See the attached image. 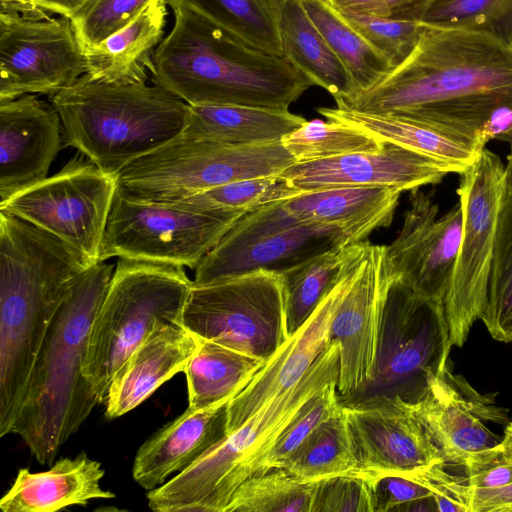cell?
I'll list each match as a JSON object with an SVG mask.
<instances>
[{
  "label": "cell",
  "mask_w": 512,
  "mask_h": 512,
  "mask_svg": "<svg viewBox=\"0 0 512 512\" xmlns=\"http://www.w3.org/2000/svg\"><path fill=\"white\" fill-rule=\"evenodd\" d=\"M342 408L337 381H333L305 403L285 428L267 455L261 472L283 468L301 443L324 421L341 412Z\"/></svg>",
  "instance_id": "obj_42"
},
{
  "label": "cell",
  "mask_w": 512,
  "mask_h": 512,
  "mask_svg": "<svg viewBox=\"0 0 512 512\" xmlns=\"http://www.w3.org/2000/svg\"><path fill=\"white\" fill-rule=\"evenodd\" d=\"M451 347L444 303L422 297L393 278L383 311L375 375L347 402L397 396L412 405L418 403L429 381L448 365Z\"/></svg>",
  "instance_id": "obj_10"
},
{
  "label": "cell",
  "mask_w": 512,
  "mask_h": 512,
  "mask_svg": "<svg viewBox=\"0 0 512 512\" xmlns=\"http://www.w3.org/2000/svg\"><path fill=\"white\" fill-rule=\"evenodd\" d=\"M151 0H97L71 20L82 50L94 46L131 22Z\"/></svg>",
  "instance_id": "obj_44"
},
{
  "label": "cell",
  "mask_w": 512,
  "mask_h": 512,
  "mask_svg": "<svg viewBox=\"0 0 512 512\" xmlns=\"http://www.w3.org/2000/svg\"><path fill=\"white\" fill-rule=\"evenodd\" d=\"M315 484L273 468L242 482L225 512H310Z\"/></svg>",
  "instance_id": "obj_37"
},
{
  "label": "cell",
  "mask_w": 512,
  "mask_h": 512,
  "mask_svg": "<svg viewBox=\"0 0 512 512\" xmlns=\"http://www.w3.org/2000/svg\"><path fill=\"white\" fill-rule=\"evenodd\" d=\"M283 468L305 482L359 472L356 449L343 408L319 425Z\"/></svg>",
  "instance_id": "obj_33"
},
{
  "label": "cell",
  "mask_w": 512,
  "mask_h": 512,
  "mask_svg": "<svg viewBox=\"0 0 512 512\" xmlns=\"http://www.w3.org/2000/svg\"><path fill=\"white\" fill-rule=\"evenodd\" d=\"M344 289L330 325L339 345L337 391L342 403L362 392L377 365L383 311L393 280L386 245L350 243L342 263Z\"/></svg>",
  "instance_id": "obj_15"
},
{
  "label": "cell",
  "mask_w": 512,
  "mask_h": 512,
  "mask_svg": "<svg viewBox=\"0 0 512 512\" xmlns=\"http://www.w3.org/2000/svg\"><path fill=\"white\" fill-rule=\"evenodd\" d=\"M462 467L472 489H494L512 483V455L501 443L468 455Z\"/></svg>",
  "instance_id": "obj_46"
},
{
  "label": "cell",
  "mask_w": 512,
  "mask_h": 512,
  "mask_svg": "<svg viewBox=\"0 0 512 512\" xmlns=\"http://www.w3.org/2000/svg\"><path fill=\"white\" fill-rule=\"evenodd\" d=\"M344 261V260H343ZM345 283L341 269L306 323L276 351L226 407V434L239 428L273 397L293 387L330 342V325Z\"/></svg>",
  "instance_id": "obj_22"
},
{
  "label": "cell",
  "mask_w": 512,
  "mask_h": 512,
  "mask_svg": "<svg viewBox=\"0 0 512 512\" xmlns=\"http://www.w3.org/2000/svg\"><path fill=\"white\" fill-rule=\"evenodd\" d=\"M66 144L103 172L123 169L180 136L190 106L152 82L117 83L87 73L51 96Z\"/></svg>",
  "instance_id": "obj_5"
},
{
  "label": "cell",
  "mask_w": 512,
  "mask_h": 512,
  "mask_svg": "<svg viewBox=\"0 0 512 512\" xmlns=\"http://www.w3.org/2000/svg\"><path fill=\"white\" fill-rule=\"evenodd\" d=\"M501 445L512 455V423H508L504 430Z\"/></svg>",
  "instance_id": "obj_53"
},
{
  "label": "cell",
  "mask_w": 512,
  "mask_h": 512,
  "mask_svg": "<svg viewBox=\"0 0 512 512\" xmlns=\"http://www.w3.org/2000/svg\"><path fill=\"white\" fill-rule=\"evenodd\" d=\"M153 56L151 81L189 105L288 109L311 86L285 57L244 43L185 8Z\"/></svg>",
  "instance_id": "obj_3"
},
{
  "label": "cell",
  "mask_w": 512,
  "mask_h": 512,
  "mask_svg": "<svg viewBox=\"0 0 512 512\" xmlns=\"http://www.w3.org/2000/svg\"><path fill=\"white\" fill-rule=\"evenodd\" d=\"M197 339V348L183 370L188 406L194 409L233 399L267 362L212 341Z\"/></svg>",
  "instance_id": "obj_31"
},
{
  "label": "cell",
  "mask_w": 512,
  "mask_h": 512,
  "mask_svg": "<svg viewBox=\"0 0 512 512\" xmlns=\"http://www.w3.org/2000/svg\"><path fill=\"white\" fill-rule=\"evenodd\" d=\"M197 345V337L181 324L159 323L112 380L105 401L106 417L123 416L183 372Z\"/></svg>",
  "instance_id": "obj_24"
},
{
  "label": "cell",
  "mask_w": 512,
  "mask_h": 512,
  "mask_svg": "<svg viewBox=\"0 0 512 512\" xmlns=\"http://www.w3.org/2000/svg\"><path fill=\"white\" fill-rule=\"evenodd\" d=\"M192 286L182 266L118 258L83 367L99 404L106 401L117 372L159 323L180 324Z\"/></svg>",
  "instance_id": "obj_7"
},
{
  "label": "cell",
  "mask_w": 512,
  "mask_h": 512,
  "mask_svg": "<svg viewBox=\"0 0 512 512\" xmlns=\"http://www.w3.org/2000/svg\"><path fill=\"white\" fill-rule=\"evenodd\" d=\"M413 409L442 451L444 461L457 466H462L468 455L501 443L502 437L484 422L508 423L505 409L454 375L449 365L429 381L427 393Z\"/></svg>",
  "instance_id": "obj_20"
},
{
  "label": "cell",
  "mask_w": 512,
  "mask_h": 512,
  "mask_svg": "<svg viewBox=\"0 0 512 512\" xmlns=\"http://www.w3.org/2000/svg\"><path fill=\"white\" fill-rule=\"evenodd\" d=\"M310 512H375L373 478L359 471L316 482Z\"/></svg>",
  "instance_id": "obj_43"
},
{
  "label": "cell",
  "mask_w": 512,
  "mask_h": 512,
  "mask_svg": "<svg viewBox=\"0 0 512 512\" xmlns=\"http://www.w3.org/2000/svg\"><path fill=\"white\" fill-rule=\"evenodd\" d=\"M342 405L359 470L371 478L406 476L444 461L413 405L400 397L373 396Z\"/></svg>",
  "instance_id": "obj_17"
},
{
  "label": "cell",
  "mask_w": 512,
  "mask_h": 512,
  "mask_svg": "<svg viewBox=\"0 0 512 512\" xmlns=\"http://www.w3.org/2000/svg\"><path fill=\"white\" fill-rule=\"evenodd\" d=\"M421 22L483 33L512 48V0H432Z\"/></svg>",
  "instance_id": "obj_40"
},
{
  "label": "cell",
  "mask_w": 512,
  "mask_h": 512,
  "mask_svg": "<svg viewBox=\"0 0 512 512\" xmlns=\"http://www.w3.org/2000/svg\"><path fill=\"white\" fill-rule=\"evenodd\" d=\"M349 244L337 245L280 273L286 296L289 337L306 323L329 291L341 269Z\"/></svg>",
  "instance_id": "obj_35"
},
{
  "label": "cell",
  "mask_w": 512,
  "mask_h": 512,
  "mask_svg": "<svg viewBox=\"0 0 512 512\" xmlns=\"http://www.w3.org/2000/svg\"><path fill=\"white\" fill-rule=\"evenodd\" d=\"M180 324L197 338L268 361L289 338L283 278L258 270L193 284Z\"/></svg>",
  "instance_id": "obj_9"
},
{
  "label": "cell",
  "mask_w": 512,
  "mask_h": 512,
  "mask_svg": "<svg viewBox=\"0 0 512 512\" xmlns=\"http://www.w3.org/2000/svg\"><path fill=\"white\" fill-rule=\"evenodd\" d=\"M400 194L386 187L338 186L306 191L284 205L301 221L339 227L360 242L391 224Z\"/></svg>",
  "instance_id": "obj_26"
},
{
  "label": "cell",
  "mask_w": 512,
  "mask_h": 512,
  "mask_svg": "<svg viewBox=\"0 0 512 512\" xmlns=\"http://www.w3.org/2000/svg\"><path fill=\"white\" fill-rule=\"evenodd\" d=\"M117 188L116 177L75 156L56 174L0 203V210L55 236L93 265L99 262Z\"/></svg>",
  "instance_id": "obj_14"
},
{
  "label": "cell",
  "mask_w": 512,
  "mask_h": 512,
  "mask_svg": "<svg viewBox=\"0 0 512 512\" xmlns=\"http://www.w3.org/2000/svg\"><path fill=\"white\" fill-rule=\"evenodd\" d=\"M317 111L326 119L350 124L382 141L392 142L453 164L463 172L485 148L472 137L401 113H366L341 105H336L335 108L320 107Z\"/></svg>",
  "instance_id": "obj_27"
},
{
  "label": "cell",
  "mask_w": 512,
  "mask_h": 512,
  "mask_svg": "<svg viewBox=\"0 0 512 512\" xmlns=\"http://www.w3.org/2000/svg\"><path fill=\"white\" fill-rule=\"evenodd\" d=\"M167 6L165 0H151L126 26L85 49L86 73L106 82L151 80L153 56L163 39Z\"/></svg>",
  "instance_id": "obj_28"
},
{
  "label": "cell",
  "mask_w": 512,
  "mask_h": 512,
  "mask_svg": "<svg viewBox=\"0 0 512 512\" xmlns=\"http://www.w3.org/2000/svg\"><path fill=\"white\" fill-rule=\"evenodd\" d=\"M97 0H38V2L52 14L67 17L71 20L77 18Z\"/></svg>",
  "instance_id": "obj_51"
},
{
  "label": "cell",
  "mask_w": 512,
  "mask_h": 512,
  "mask_svg": "<svg viewBox=\"0 0 512 512\" xmlns=\"http://www.w3.org/2000/svg\"><path fill=\"white\" fill-rule=\"evenodd\" d=\"M409 202L397 238L386 245L391 274L416 294L444 303L461 241L460 203L437 218L439 207L428 194L413 190Z\"/></svg>",
  "instance_id": "obj_18"
},
{
  "label": "cell",
  "mask_w": 512,
  "mask_h": 512,
  "mask_svg": "<svg viewBox=\"0 0 512 512\" xmlns=\"http://www.w3.org/2000/svg\"><path fill=\"white\" fill-rule=\"evenodd\" d=\"M0 13L16 14L31 20L51 18V12L38 0H0Z\"/></svg>",
  "instance_id": "obj_50"
},
{
  "label": "cell",
  "mask_w": 512,
  "mask_h": 512,
  "mask_svg": "<svg viewBox=\"0 0 512 512\" xmlns=\"http://www.w3.org/2000/svg\"><path fill=\"white\" fill-rule=\"evenodd\" d=\"M311 21L343 63L357 92L376 85L392 69L391 63L375 50L327 0H300Z\"/></svg>",
  "instance_id": "obj_32"
},
{
  "label": "cell",
  "mask_w": 512,
  "mask_h": 512,
  "mask_svg": "<svg viewBox=\"0 0 512 512\" xmlns=\"http://www.w3.org/2000/svg\"><path fill=\"white\" fill-rule=\"evenodd\" d=\"M62 135L52 103L34 94L0 101V203L47 178Z\"/></svg>",
  "instance_id": "obj_21"
},
{
  "label": "cell",
  "mask_w": 512,
  "mask_h": 512,
  "mask_svg": "<svg viewBox=\"0 0 512 512\" xmlns=\"http://www.w3.org/2000/svg\"><path fill=\"white\" fill-rule=\"evenodd\" d=\"M470 512H512V483L494 489H473Z\"/></svg>",
  "instance_id": "obj_49"
},
{
  "label": "cell",
  "mask_w": 512,
  "mask_h": 512,
  "mask_svg": "<svg viewBox=\"0 0 512 512\" xmlns=\"http://www.w3.org/2000/svg\"><path fill=\"white\" fill-rule=\"evenodd\" d=\"M242 216L144 200L117 188L99 261L117 257L195 269Z\"/></svg>",
  "instance_id": "obj_11"
},
{
  "label": "cell",
  "mask_w": 512,
  "mask_h": 512,
  "mask_svg": "<svg viewBox=\"0 0 512 512\" xmlns=\"http://www.w3.org/2000/svg\"><path fill=\"white\" fill-rule=\"evenodd\" d=\"M505 192V166L498 155L484 148L460 174L457 189L462 233L444 300L452 346L464 345L484 307Z\"/></svg>",
  "instance_id": "obj_12"
},
{
  "label": "cell",
  "mask_w": 512,
  "mask_h": 512,
  "mask_svg": "<svg viewBox=\"0 0 512 512\" xmlns=\"http://www.w3.org/2000/svg\"><path fill=\"white\" fill-rule=\"evenodd\" d=\"M175 10L188 9L251 47L283 56L267 0H165Z\"/></svg>",
  "instance_id": "obj_34"
},
{
  "label": "cell",
  "mask_w": 512,
  "mask_h": 512,
  "mask_svg": "<svg viewBox=\"0 0 512 512\" xmlns=\"http://www.w3.org/2000/svg\"><path fill=\"white\" fill-rule=\"evenodd\" d=\"M339 345L330 340L290 389L273 397L189 467L147 493L157 512H225L237 487L261 473L282 432L314 395L338 382Z\"/></svg>",
  "instance_id": "obj_6"
},
{
  "label": "cell",
  "mask_w": 512,
  "mask_h": 512,
  "mask_svg": "<svg viewBox=\"0 0 512 512\" xmlns=\"http://www.w3.org/2000/svg\"><path fill=\"white\" fill-rule=\"evenodd\" d=\"M105 475L101 463L85 452L61 458L44 472L18 470L10 489L0 500L4 512H54L72 505L86 506L93 499H112L100 481Z\"/></svg>",
  "instance_id": "obj_25"
},
{
  "label": "cell",
  "mask_w": 512,
  "mask_h": 512,
  "mask_svg": "<svg viewBox=\"0 0 512 512\" xmlns=\"http://www.w3.org/2000/svg\"><path fill=\"white\" fill-rule=\"evenodd\" d=\"M86 73L71 19L31 20L0 13V101L26 94L50 97Z\"/></svg>",
  "instance_id": "obj_16"
},
{
  "label": "cell",
  "mask_w": 512,
  "mask_h": 512,
  "mask_svg": "<svg viewBox=\"0 0 512 512\" xmlns=\"http://www.w3.org/2000/svg\"><path fill=\"white\" fill-rule=\"evenodd\" d=\"M230 400L194 409L188 408L138 449L134 481L145 490L155 489L175 472L194 463L226 435V407Z\"/></svg>",
  "instance_id": "obj_23"
},
{
  "label": "cell",
  "mask_w": 512,
  "mask_h": 512,
  "mask_svg": "<svg viewBox=\"0 0 512 512\" xmlns=\"http://www.w3.org/2000/svg\"><path fill=\"white\" fill-rule=\"evenodd\" d=\"M453 464L440 461L406 476L427 488L439 512H470L473 489L465 473H453Z\"/></svg>",
  "instance_id": "obj_45"
},
{
  "label": "cell",
  "mask_w": 512,
  "mask_h": 512,
  "mask_svg": "<svg viewBox=\"0 0 512 512\" xmlns=\"http://www.w3.org/2000/svg\"><path fill=\"white\" fill-rule=\"evenodd\" d=\"M180 136L229 145L282 141L306 120L288 109L234 104L189 105Z\"/></svg>",
  "instance_id": "obj_30"
},
{
  "label": "cell",
  "mask_w": 512,
  "mask_h": 512,
  "mask_svg": "<svg viewBox=\"0 0 512 512\" xmlns=\"http://www.w3.org/2000/svg\"><path fill=\"white\" fill-rule=\"evenodd\" d=\"M463 170L404 146L383 141L377 151L345 154L328 159L296 162L279 176L305 191L338 187H386L413 191L438 184L448 174Z\"/></svg>",
  "instance_id": "obj_19"
},
{
  "label": "cell",
  "mask_w": 512,
  "mask_h": 512,
  "mask_svg": "<svg viewBox=\"0 0 512 512\" xmlns=\"http://www.w3.org/2000/svg\"><path fill=\"white\" fill-rule=\"evenodd\" d=\"M355 243L341 228L301 221L284 202L239 218L195 268L201 285L258 270L282 273L337 245Z\"/></svg>",
  "instance_id": "obj_13"
},
{
  "label": "cell",
  "mask_w": 512,
  "mask_h": 512,
  "mask_svg": "<svg viewBox=\"0 0 512 512\" xmlns=\"http://www.w3.org/2000/svg\"><path fill=\"white\" fill-rule=\"evenodd\" d=\"M334 8L400 21L421 22L432 0H327Z\"/></svg>",
  "instance_id": "obj_47"
},
{
  "label": "cell",
  "mask_w": 512,
  "mask_h": 512,
  "mask_svg": "<svg viewBox=\"0 0 512 512\" xmlns=\"http://www.w3.org/2000/svg\"><path fill=\"white\" fill-rule=\"evenodd\" d=\"M335 101L419 118L480 143L490 116L512 106V48L483 33L427 26L408 58L376 85Z\"/></svg>",
  "instance_id": "obj_1"
},
{
  "label": "cell",
  "mask_w": 512,
  "mask_h": 512,
  "mask_svg": "<svg viewBox=\"0 0 512 512\" xmlns=\"http://www.w3.org/2000/svg\"><path fill=\"white\" fill-rule=\"evenodd\" d=\"M336 9V8H335ZM337 12L393 66L405 61L413 52L427 25L400 21L336 9Z\"/></svg>",
  "instance_id": "obj_41"
},
{
  "label": "cell",
  "mask_w": 512,
  "mask_h": 512,
  "mask_svg": "<svg viewBox=\"0 0 512 512\" xmlns=\"http://www.w3.org/2000/svg\"><path fill=\"white\" fill-rule=\"evenodd\" d=\"M113 272V265L99 261L80 273L35 360L12 433L40 464H54L61 446L99 404L83 367L92 325Z\"/></svg>",
  "instance_id": "obj_4"
},
{
  "label": "cell",
  "mask_w": 512,
  "mask_h": 512,
  "mask_svg": "<svg viewBox=\"0 0 512 512\" xmlns=\"http://www.w3.org/2000/svg\"><path fill=\"white\" fill-rule=\"evenodd\" d=\"M373 480L375 512L401 511L411 502L432 497L427 488L403 476L385 475Z\"/></svg>",
  "instance_id": "obj_48"
},
{
  "label": "cell",
  "mask_w": 512,
  "mask_h": 512,
  "mask_svg": "<svg viewBox=\"0 0 512 512\" xmlns=\"http://www.w3.org/2000/svg\"><path fill=\"white\" fill-rule=\"evenodd\" d=\"M296 162L333 158L345 154L377 151L383 141L350 124L327 119L305 121L282 139Z\"/></svg>",
  "instance_id": "obj_38"
},
{
  "label": "cell",
  "mask_w": 512,
  "mask_h": 512,
  "mask_svg": "<svg viewBox=\"0 0 512 512\" xmlns=\"http://www.w3.org/2000/svg\"><path fill=\"white\" fill-rule=\"evenodd\" d=\"M479 319L493 339L512 342V190H506L500 208L486 301Z\"/></svg>",
  "instance_id": "obj_36"
},
{
  "label": "cell",
  "mask_w": 512,
  "mask_h": 512,
  "mask_svg": "<svg viewBox=\"0 0 512 512\" xmlns=\"http://www.w3.org/2000/svg\"><path fill=\"white\" fill-rule=\"evenodd\" d=\"M294 163L282 141L229 145L178 136L132 162L117 181L132 197L169 202L239 180L278 176Z\"/></svg>",
  "instance_id": "obj_8"
},
{
  "label": "cell",
  "mask_w": 512,
  "mask_h": 512,
  "mask_svg": "<svg viewBox=\"0 0 512 512\" xmlns=\"http://www.w3.org/2000/svg\"><path fill=\"white\" fill-rule=\"evenodd\" d=\"M304 192L306 191L278 175L231 182L167 203L196 210L245 215L263 206L287 201Z\"/></svg>",
  "instance_id": "obj_39"
},
{
  "label": "cell",
  "mask_w": 512,
  "mask_h": 512,
  "mask_svg": "<svg viewBox=\"0 0 512 512\" xmlns=\"http://www.w3.org/2000/svg\"><path fill=\"white\" fill-rule=\"evenodd\" d=\"M89 266L55 236L0 210V437L12 433L51 321Z\"/></svg>",
  "instance_id": "obj_2"
},
{
  "label": "cell",
  "mask_w": 512,
  "mask_h": 512,
  "mask_svg": "<svg viewBox=\"0 0 512 512\" xmlns=\"http://www.w3.org/2000/svg\"><path fill=\"white\" fill-rule=\"evenodd\" d=\"M506 142L509 143L510 152L507 156V163L505 165V174H506V190H512V132L508 136Z\"/></svg>",
  "instance_id": "obj_52"
},
{
  "label": "cell",
  "mask_w": 512,
  "mask_h": 512,
  "mask_svg": "<svg viewBox=\"0 0 512 512\" xmlns=\"http://www.w3.org/2000/svg\"><path fill=\"white\" fill-rule=\"evenodd\" d=\"M285 57L334 99L357 93L351 75L309 18L300 0H267Z\"/></svg>",
  "instance_id": "obj_29"
}]
</instances>
